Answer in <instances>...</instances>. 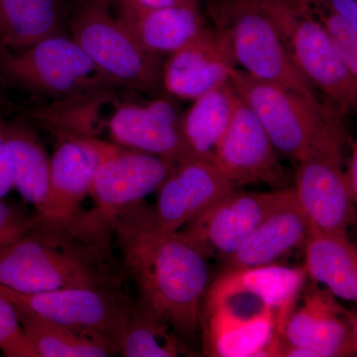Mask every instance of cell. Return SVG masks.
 Instances as JSON below:
<instances>
[{
  "instance_id": "1",
  "label": "cell",
  "mask_w": 357,
  "mask_h": 357,
  "mask_svg": "<svg viewBox=\"0 0 357 357\" xmlns=\"http://www.w3.org/2000/svg\"><path fill=\"white\" fill-rule=\"evenodd\" d=\"M122 266L137 291L136 302L165 321L183 342L194 340L210 283L206 258L178 232H163L148 220L144 204L114 223Z\"/></svg>"
},
{
  "instance_id": "2",
  "label": "cell",
  "mask_w": 357,
  "mask_h": 357,
  "mask_svg": "<svg viewBox=\"0 0 357 357\" xmlns=\"http://www.w3.org/2000/svg\"><path fill=\"white\" fill-rule=\"evenodd\" d=\"M306 278L305 268L265 265L223 270L204 293V340L208 356H267ZM202 307V306H201Z\"/></svg>"
},
{
  "instance_id": "3",
  "label": "cell",
  "mask_w": 357,
  "mask_h": 357,
  "mask_svg": "<svg viewBox=\"0 0 357 357\" xmlns=\"http://www.w3.org/2000/svg\"><path fill=\"white\" fill-rule=\"evenodd\" d=\"M126 274L110 243L91 241L44 220L0 248V285L18 293L122 289Z\"/></svg>"
},
{
  "instance_id": "4",
  "label": "cell",
  "mask_w": 357,
  "mask_h": 357,
  "mask_svg": "<svg viewBox=\"0 0 357 357\" xmlns=\"http://www.w3.org/2000/svg\"><path fill=\"white\" fill-rule=\"evenodd\" d=\"M273 23L289 56L328 107L344 116L356 105L357 77L325 30L297 0H249Z\"/></svg>"
},
{
  "instance_id": "5",
  "label": "cell",
  "mask_w": 357,
  "mask_h": 357,
  "mask_svg": "<svg viewBox=\"0 0 357 357\" xmlns=\"http://www.w3.org/2000/svg\"><path fill=\"white\" fill-rule=\"evenodd\" d=\"M110 6L109 0L79 4L70 20V36L115 88L159 93L163 89L161 56L145 50Z\"/></svg>"
},
{
  "instance_id": "6",
  "label": "cell",
  "mask_w": 357,
  "mask_h": 357,
  "mask_svg": "<svg viewBox=\"0 0 357 357\" xmlns=\"http://www.w3.org/2000/svg\"><path fill=\"white\" fill-rule=\"evenodd\" d=\"M0 73L25 91L54 100L116 89L64 32L23 50L0 46Z\"/></svg>"
},
{
  "instance_id": "7",
  "label": "cell",
  "mask_w": 357,
  "mask_h": 357,
  "mask_svg": "<svg viewBox=\"0 0 357 357\" xmlns=\"http://www.w3.org/2000/svg\"><path fill=\"white\" fill-rule=\"evenodd\" d=\"M229 81L255 112L275 149L298 162L328 135L344 128L342 115L277 84L232 68Z\"/></svg>"
},
{
  "instance_id": "8",
  "label": "cell",
  "mask_w": 357,
  "mask_h": 357,
  "mask_svg": "<svg viewBox=\"0 0 357 357\" xmlns=\"http://www.w3.org/2000/svg\"><path fill=\"white\" fill-rule=\"evenodd\" d=\"M215 20L217 27L229 34L236 65L246 73L318 107H330L293 62L271 20L249 0H223Z\"/></svg>"
},
{
  "instance_id": "9",
  "label": "cell",
  "mask_w": 357,
  "mask_h": 357,
  "mask_svg": "<svg viewBox=\"0 0 357 357\" xmlns=\"http://www.w3.org/2000/svg\"><path fill=\"white\" fill-rule=\"evenodd\" d=\"M0 295L18 311L102 340L116 354L135 304L123 289L69 288L27 294L0 285Z\"/></svg>"
},
{
  "instance_id": "10",
  "label": "cell",
  "mask_w": 357,
  "mask_h": 357,
  "mask_svg": "<svg viewBox=\"0 0 357 357\" xmlns=\"http://www.w3.org/2000/svg\"><path fill=\"white\" fill-rule=\"evenodd\" d=\"M175 166L161 157L119 146L96 170L89 191L95 208L84 211L77 227L88 236L112 238L115 218L158 191Z\"/></svg>"
},
{
  "instance_id": "11",
  "label": "cell",
  "mask_w": 357,
  "mask_h": 357,
  "mask_svg": "<svg viewBox=\"0 0 357 357\" xmlns=\"http://www.w3.org/2000/svg\"><path fill=\"white\" fill-rule=\"evenodd\" d=\"M347 141L345 128L338 129L299 161L293 189L311 229L347 232L356 220V202L344 175Z\"/></svg>"
},
{
  "instance_id": "12",
  "label": "cell",
  "mask_w": 357,
  "mask_h": 357,
  "mask_svg": "<svg viewBox=\"0 0 357 357\" xmlns=\"http://www.w3.org/2000/svg\"><path fill=\"white\" fill-rule=\"evenodd\" d=\"M293 192V188L270 192H238L234 190L178 232L194 244L206 259L211 256L225 259Z\"/></svg>"
},
{
  "instance_id": "13",
  "label": "cell",
  "mask_w": 357,
  "mask_h": 357,
  "mask_svg": "<svg viewBox=\"0 0 357 357\" xmlns=\"http://www.w3.org/2000/svg\"><path fill=\"white\" fill-rule=\"evenodd\" d=\"M119 145L96 136H69L58 139L50 158V196L42 220L74 231L84 211L96 170Z\"/></svg>"
},
{
  "instance_id": "14",
  "label": "cell",
  "mask_w": 357,
  "mask_h": 357,
  "mask_svg": "<svg viewBox=\"0 0 357 357\" xmlns=\"http://www.w3.org/2000/svg\"><path fill=\"white\" fill-rule=\"evenodd\" d=\"M211 162L234 188L263 183L282 190L287 185L266 130L241 96Z\"/></svg>"
},
{
  "instance_id": "15",
  "label": "cell",
  "mask_w": 357,
  "mask_h": 357,
  "mask_svg": "<svg viewBox=\"0 0 357 357\" xmlns=\"http://www.w3.org/2000/svg\"><path fill=\"white\" fill-rule=\"evenodd\" d=\"M234 190L213 162L190 157L176 164L160 185L156 204L145 211L154 229L177 232Z\"/></svg>"
},
{
  "instance_id": "16",
  "label": "cell",
  "mask_w": 357,
  "mask_h": 357,
  "mask_svg": "<svg viewBox=\"0 0 357 357\" xmlns=\"http://www.w3.org/2000/svg\"><path fill=\"white\" fill-rule=\"evenodd\" d=\"M282 340L318 352L319 357L356 356L357 319L328 290L307 287L302 305L291 311Z\"/></svg>"
},
{
  "instance_id": "17",
  "label": "cell",
  "mask_w": 357,
  "mask_h": 357,
  "mask_svg": "<svg viewBox=\"0 0 357 357\" xmlns=\"http://www.w3.org/2000/svg\"><path fill=\"white\" fill-rule=\"evenodd\" d=\"M236 67L229 34L206 26L164 63L163 89L176 98L194 100L229 81V70Z\"/></svg>"
},
{
  "instance_id": "18",
  "label": "cell",
  "mask_w": 357,
  "mask_h": 357,
  "mask_svg": "<svg viewBox=\"0 0 357 357\" xmlns=\"http://www.w3.org/2000/svg\"><path fill=\"white\" fill-rule=\"evenodd\" d=\"M182 116L172 103L154 100L121 103L109 121L114 144L161 157L173 163L192 157L182 131Z\"/></svg>"
},
{
  "instance_id": "19",
  "label": "cell",
  "mask_w": 357,
  "mask_h": 357,
  "mask_svg": "<svg viewBox=\"0 0 357 357\" xmlns=\"http://www.w3.org/2000/svg\"><path fill=\"white\" fill-rule=\"evenodd\" d=\"M310 222L295 191L223 259V270H241L271 264L289 250L304 244Z\"/></svg>"
},
{
  "instance_id": "20",
  "label": "cell",
  "mask_w": 357,
  "mask_h": 357,
  "mask_svg": "<svg viewBox=\"0 0 357 357\" xmlns=\"http://www.w3.org/2000/svg\"><path fill=\"white\" fill-rule=\"evenodd\" d=\"M114 7L117 20L136 41L159 56L171 55L206 27L201 7Z\"/></svg>"
},
{
  "instance_id": "21",
  "label": "cell",
  "mask_w": 357,
  "mask_h": 357,
  "mask_svg": "<svg viewBox=\"0 0 357 357\" xmlns=\"http://www.w3.org/2000/svg\"><path fill=\"white\" fill-rule=\"evenodd\" d=\"M306 272L326 286L335 297L356 302L357 251L347 232H326L310 227L305 239Z\"/></svg>"
},
{
  "instance_id": "22",
  "label": "cell",
  "mask_w": 357,
  "mask_h": 357,
  "mask_svg": "<svg viewBox=\"0 0 357 357\" xmlns=\"http://www.w3.org/2000/svg\"><path fill=\"white\" fill-rule=\"evenodd\" d=\"M4 129L13 163V188L42 218L50 196V157L39 136L24 122H6Z\"/></svg>"
},
{
  "instance_id": "23",
  "label": "cell",
  "mask_w": 357,
  "mask_h": 357,
  "mask_svg": "<svg viewBox=\"0 0 357 357\" xmlns=\"http://www.w3.org/2000/svg\"><path fill=\"white\" fill-rule=\"evenodd\" d=\"M238 100V93L229 79L194 100V105L183 115L181 122L192 157L213 161Z\"/></svg>"
},
{
  "instance_id": "24",
  "label": "cell",
  "mask_w": 357,
  "mask_h": 357,
  "mask_svg": "<svg viewBox=\"0 0 357 357\" xmlns=\"http://www.w3.org/2000/svg\"><path fill=\"white\" fill-rule=\"evenodd\" d=\"M65 0H0V46L23 50L64 32Z\"/></svg>"
},
{
  "instance_id": "25",
  "label": "cell",
  "mask_w": 357,
  "mask_h": 357,
  "mask_svg": "<svg viewBox=\"0 0 357 357\" xmlns=\"http://www.w3.org/2000/svg\"><path fill=\"white\" fill-rule=\"evenodd\" d=\"M16 310V309H15ZM26 337L39 357H107L116 352L107 342L16 310Z\"/></svg>"
},
{
  "instance_id": "26",
  "label": "cell",
  "mask_w": 357,
  "mask_h": 357,
  "mask_svg": "<svg viewBox=\"0 0 357 357\" xmlns=\"http://www.w3.org/2000/svg\"><path fill=\"white\" fill-rule=\"evenodd\" d=\"M185 344L165 321L135 304L117 354L126 357H175L187 354Z\"/></svg>"
},
{
  "instance_id": "27",
  "label": "cell",
  "mask_w": 357,
  "mask_h": 357,
  "mask_svg": "<svg viewBox=\"0 0 357 357\" xmlns=\"http://www.w3.org/2000/svg\"><path fill=\"white\" fill-rule=\"evenodd\" d=\"M112 91L75 96L40 109L36 117L58 139L69 136H96L98 109L112 98Z\"/></svg>"
},
{
  "instance_id": "28",
  "label": "cell",
  "mask_w": 357,
  "mask_h": 357,
  "mask_svg": "<svg viewBox=\"0 0 357 357\" xmlns=\"http://www.w3.org/2000/svg\"><path fill=\"white\" fill-rule=\"evenodd\" d=\"M328 35L342 60L357 77V26L345 20L326 0H297Z\"/></svg>"
},
{
  "instance_id": "29",
  "label": "cell",
  "mask_w": 357,
  "mask_h": 357,
  "mask_svg": "<svg viewBox=\"0 0 357 357\" xmlns=\"http://www.w3.org/2000/svg\"><path fill=\"white\" fill-rule=\"evenodd\" d=\"M0 349L8 357H39L26 337L13 305L0 295Z\"/></svg>"
},
{
  "instance_id": "30",
  "label": "cell",
  "mask_w": 357,
  "mask_h": 357,
  "mask_svg": "<svg viewBox=\"0 0 357 357\" xmlns=\"http://www.w3.org/2000/svg\"><path fill=\"white\" fill-rule=\"evenodd\" d=\"M42 220L38 213L29 215L20 206L0 199V248L31 231Z\"/></svg>"
},
{
  "instance_id": "31",
  "label": "cell",
  "mask_w": 357,
  "mask_h": 357,
  "mask_svg": "<svg viewBox=\"0 0 357 357\" xmlns=\"http://www.w3.org/2000/svg\"><path fill=\"white\" fill-rule=\"evenodd\" d=\"M6 122L0 116V199L13 189V169L10 153L7 144Z\"/></svg>"
},
{
  "instance_id": "32",
  "label": "cell",
  "mask_w": 357,
  "mask_h": 357,
  "mask_svg": "<svg viewBox=\"0 0 357 357\" xmlns=\"http://www.w3.org/2000/svg\"><path fill=\"white\" fill-rule=\"evenodd\" d=\"M114 6H135L157 8L167 6L199 7L201 0H109Z\"/></svg>"
},
{
  "instance_id": "33",
  "label": "cell",
  "mask_w": 357,
  "mask_h": 357,
  "mask_svg": "<svg viewBox=\"0 0 357 357\" xmlns=\"http://www.w3.org/2000/svg\"><path fill=\"white\" fill-rule=\"evenodd\" d=\"M351 156L347 162V171H344L345 180L349 185L354 201H357V145L356 141H351Z\"/></svg>"
},
{
  "instance_id": "34",
  "label": "cell",
  "mask_w": 357,
  "mask_h": 357,
  "mask_svg": "<svg viewBox=\"0 0 357 357\" xmlns=\"http://www.w3.org/2000/svg\"><path fill=\"white\" fill-rule=\"evenodd\" d=\"M345 20L357 26V0H326Z\"/></svg>"
}]
</instances>
